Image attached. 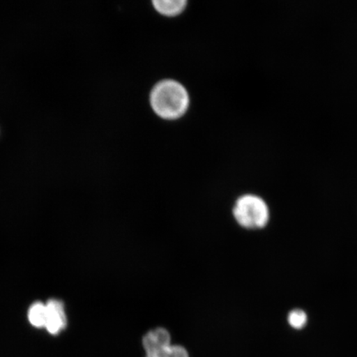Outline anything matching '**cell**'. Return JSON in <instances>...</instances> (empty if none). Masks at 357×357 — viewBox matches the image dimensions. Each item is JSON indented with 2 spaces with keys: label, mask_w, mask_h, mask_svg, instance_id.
I'll list each match as a JSON object with an SVG mask.
<instances>
[{
  "label": "cell",
  "mask_w": 357,
  "mask_h": 357,
  "mask_svg": "<svg viewBox=\"0 0 357 357\" xmlns=\"http://www.w3.org/2000/svg\"><path fill=\"white\" fill-rule=\"evenodd\" d=\"M288 321L290 326L296 329H301L306 325L307 315L301 310H293L289 312Z\"/></svg>",
  "instance_id": "8"
},
{
  "label": "cell",
  "mask_w": 357,
  "mask_h": 357,
  "mask_svg": "<svg viewBox=\"0 0 357 357\" xmlns=\"http://www.w3.org/2000/svg\"><path fill=\"white\" fill-rule=\"evenodd\" d=\"M146 357H189V354L185 347L171 345L154 354L146 355Z\"/></svg>",
  "instance_id": "7"
},
{
  "label": "cell",
  "mask_w": 357,
  "mask_h": 357,
  "mask_svg": "<svg viewBox=\"0 0 357 357\" xmlns=\"http://www.w3.org/2000/svg\"><path fill=\"white\" fill-rule=\"evenodd\" d=\"M154 8L162 15L167 16L177 15L185 10V0H155Z\"/></svg>",
  "instance_id": "5"
},
{
  "label": "cell",
  "mask_w": 357,
  "mask_h": 357,
  "mask_svg": "<svg viewBox=\"0 0 357 357\" xmlns=\"http://www.w3.org/2000/svg\"><path fill=\"white\" fill-rule=\"evenodd\" d=\"M47 306L42 303H36L29 312L30 323L36 328H45L47 324Z\"/></svg>",
  "instance_id": "6"
},
{
  "label": "cell",
  "mask_w": 357,
  "mask_h": 357,
  "mask_svg": "<svg viewBox=\"0 0 357 357\" xmlns=\"http://www.w3.org/2000/svg\"><path fill=\"white\" fill-rule=\"evenodd\" d=\"M233 213L238 225L248 229H262L270 218L265 201L254 195H245L238 199Z\"/></svg>",
  "instance_id": "2"
},
{
  "label": "cell",
  "mask_w": 357,
  "mask_h": 357,
  "mask_svg": "<svg viewBox=\"0 0 357 357\" xmlns=\"http://www.w3.org/2000/svg\"><path fill=\"white\" fill-rule=\"evenodd\" d=\"M47 331L53 335L59 333L66 326V317L64 306L58 301L52 300L47 305Z\"/></svg>",
  "instance_id": "3"
},
{
  "label": "cell",
  "mask_w": 357,
  "mask_h": 357,
  "mask_svg": "<svg viewBox=\"0 0 357 357\" xmlns=\"http://www.w3.org/2000/svg\"><path fill=\"white\" fill-rule=\"evenodd\" d=\"M171 335L167 329L158 328L151 330L142 338V346H144L146 355L154 354L172 345Z\"/></svg>",
  "instance_id": "4"
},
{
  "label": "cell",
  "mask_w": 357,
  "mask_h": 357,
  "mask_svg": "<svg viewBox=\"0 0 357 357\" xmlns=\"http://www.w3.org/2000/svg\"><path fill=\"white\" fill-rule=\"evenodd\" d=\"M151 108L165 119H176L188 109L190 98L181 84L173 79H165L156 84L151 93Z\"/></svg>",
  "instance_id": "1"
}]
</instances>
